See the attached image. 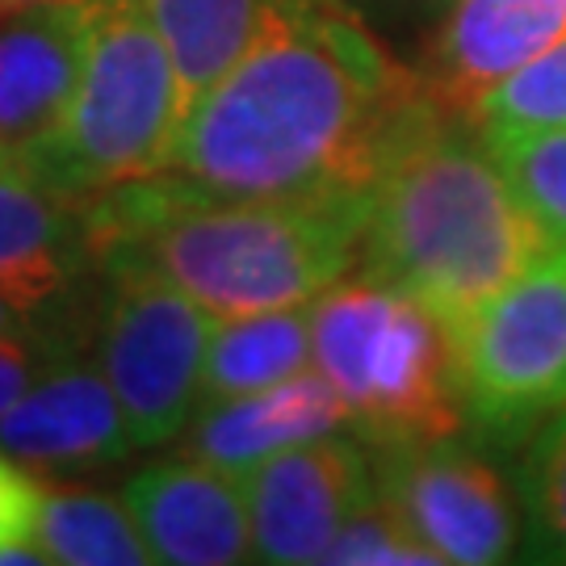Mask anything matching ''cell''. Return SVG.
Segmentation results:
<instances>
[{"label": "cell", "mask_w": 566, "mask_h": 566, "mask_svg": "<svg viewBox=\"0 0 566 566\" xmlns=\"http://www.w3.org/2000/svg\"><path fill=\"white\" fill-rule=\"evenodd\" d=\"M93 4H0V143L9 156L42 139L76 93Z\"/></svg>", "instance_id": "cell-14"}, {"label": "cell", "mask_w": 566, "mask_h": 566, "mask_svg": "<svg viewBox=\"0 0 566 566\" xmlns=\"http://www.w3.org/2000/svg\"><path fill=\"white\" fill-rule=\"evenodd\" d=\"M0 294L30 324H51L97 340L105 273L93 248L88 198H72L0 164Z\"/></svg>", "instance_id": "cell-9"}, {"label": "cell", "mask_w": 566, "mask_h": 566, "mask_svg": "<svg viewBox=\"0 0 566 566\" xmlns=\"http://www.w3.org/2000/svg\"><path fill=\"white\" fill-rule=\"evenodd\" d=\"M465 424L486 441H525L566 407V243H554L486 298L458 332Z\"/></svg>", "instance_id": "cell-6"}, {"label": "cell", "mask_w": 566, "mask_h": 566, "mask_svg": "<svg viewBox=\"0 0 566 566\" xmlns=\"http://www.w3.org/2000/svg\"><path fill=\"white\" fill-rule=\"evenodd\" d=\"M549 248V231L516 198L483 126L437 109L369 189L357 264L458 332Z\"/></svg>", "instance_id": "cell-3"}, {"label": "cell", "mask_w": 566, "mask_h": 566, "mask_svg": "<svg viewBox=\"0 0 566 566\" xmlns=\"http://www.w3.org/2000/svg\"><path fill=\"white\" fill-rule=\"evenodd\" d=\"M353 9V0H344ZM369 4H395V9H428V4H446V0H369Z\"/></svg>", "instance_id": "cell-26"}, {"label": "cell", "mask_w": 566, "mask_h": 566, "mask_svg": "<svg viewBox=\"0 0 566 566\" xmlns=\"http://www.w3.org/2000/svg\"><path fill=\"white\" fill-rule=\"evenodd\" d=\"M177 67L181 122L252 51L285 0H143Z\"/></svg>", "instance_id": "cell-16"}, {"label": "cell", "mask_w": 566, "mask_h": 566, "mask_svg": "<svg viewBox=\"0 0 566 566\" xmlns=\"http://www.w3.org/2000/svg\"><path fill=\"white\" fill-rule=\"evenodd\" d=\"M0 4H46V0H0ZM76 4H93V0H76Z\"/></svg>", "instance_id": "cell-27"}, {"label": "cell", "mask_w": 566, "mask_h": 566, "mask_svg": "<svg viewBox=\"0 0 566 566\" xmlns=\"http://www.w3.org/2000/svg\"><path fill=\"white\" fill-rule=\"evenodd\" d=\"M252 549L261 563H324L348 516L378 495L374 458L348 437H315L243 474Z\"/></svg>", "instance_id": "cell-10"}, {"label": "cell", "mask_w": 566, "mask_h": 566, "mask_svg": "<svg viewBox=\"0 0 566 566\" xmlns=\"http://www.w3.org/2000/svg\"><path fill=\"white\" fill-rule=\"evenodd\" d=\"M340 428H348V407L336 386L319 369H303L252 395L198 407L185 453L243 479L264 458Z\"/></svg>", "instance_id": "cell-15"}, {"label": "cell", "mask_w": 566, "mask_h": 566, "mask_svg": "<svg viewBox=\"0 0 566 566\" xmlns=\"http://www.w3.org/2000/svg\"><path fill=\"white\" fill-rule=\"evenodd\" d=\"M311 361L336 386L365 446L458 437V344L437 311L369 273L311 303Z\"/></svg>", "instance_id": "cell-4"}, {"label": "cell", "mask_w": 566, "mask_h": 566, "mask_svg": "<svg viewBox=\"0 0 566 566\" xmlns=\"http://www.w3.org/2000/svg\"><path fill=\"white\" fill-rule=\"evenodd\" d=\"M483 135L528 214L546 227L549 240L566 243V126Z\"/></svg>", "instance_id": "cell-20"}, {"label": "cell", "mask_w": 566, "mask_h": 566, "mask_svg": "<svg viewBox=\"0 0 566 566\" xmlns=\"http://www.w3.org/2000/svg\"><path fill=\"white\" fill-rule=\"evenodd\" d=\"M516 495H521V554L525 563L566 566V407L546 416L521 441Z\"/></svg>", "instance_id": "cell-19"}, {"label": "cell", "mask_w": 566, "mask_h": 566, "mask_svg": "<svg viewBox=\"0 0 566 566\" xmlns=\"http://www.w3.org/2000/svg\"><path fill=\"white\" fill-rule=\"evenodd\" d=\"M88 344L93 340L81 332L51 324H30L25 332L0 336V416L39 382L46 369H55L67 357H81Z\"/></svg>", "instance_id": "cell-23"}, {"label": "cell", "mask_w": 566, "mask_h": 566, "mask_svg": "<svg viewBox=\"0 0 566 566\" xmlns=\"http://www.w3.org/2000/svg\"><path fill=\"white\" fill-rule=\"evenodd\" d=\"M34 542L46 563L63 566H147L151 546L126 500L81 491V486H42Z\"/></svg>", "instance_id": "cell-18"}, {"label": "cell", "mask_w": 566, "mask_h": 566, "mask_svg": "<svg viewBox=\"0 0 566 566\" xmlns=\"http://www.w3.org/2000/svg\"><path fill=\"white\" fill-rule=\"evenodd\" d=\"M470 118L491 135L566 126V39L521 72H512L504 84H495Z\"/></svg>", "instance_id": "cell-21"}, {"label": "cell", "mask_w": 566, "mask_h": 566, "mask_svg": "<svg viewBox=\"0 0 566 566\" xmlns=\"http://www.w3.org/2000/svg\"><path fill=\"white\" fill-rule=\"evenodd\" d=\"M219 315L156 273H105L97 361L139 449L181 437L202 403V374Z\"/></svg>", "instance_id": "cell-7"}, {"label": "cell", "mask_w": 566, "mask_h": 566, "mask_svg": "<svg viewBox=\"0 0 566 566\" xmlns=\"http://www.w3.org/2000/svg\"><path fill=\"white\" fill-rule=\"evenodd\" d=\"M9 160V147H4V143H0V164Z\"/></svg>", "instance_id": "cell-28"}, {"label": "cell", "mask_w": 566, "mask_h": 566, "mask_svg": "<svg viewBox=\"0 0 566 566\" xmlns=\"http://www.w3.org/2000/svg\"><path fill=\"white\" fill-rule=\"evenodd\" d=\"M306 365H315L311 361V311L282 306V311L235 315L231 324L214 327L198 407L285 382L303 374Z\"/></svg>", "instance_id": "cell-17"}, {"label": "cell", "mask_w": 566, "mask_h": 566, "mask_svg": "<svg viewBox=\"0 0 566 566\" xmlns=\"http://www.w3.org/2000/svg\"><path fill=\"white\" fill-rule=\"evenodd\" d=\"M566 39V0H453L420 55L428 97L474 114L495 84Z\"/></svg>", "instance_id": "cell-12"}, {"label": "cell", "mask_w": 566, "mask_h": 566, "mask_svg": "<svg viewBox=\"0 0 566 566\" xmlns=\"http://www.w3.org/2000/svg\"><path fill=\"white\" fill-rule=\"evenodd\" d=\"M114 386L102 365L67 357L46 369L0 416V453L42 474H93L135 453Z\"/></svg>", "instance_id": "cell-11"}, {"label": "cell", "mask_w": 566, "mask_h": 566, "mask_svg": "<svg viewBox=\"0 0 566 566\" xmlns=\"http://www.w3.org/2000/svg\"><path fill=\"white\" fill-rule=\"evenodd\" d=\"M324 563H361V566H428L437 563V554L411 533L403 516L386 504L382 495H374L369 504H361L348 525L332 537Z\"/></svg>", "instance_id": "cell-22"}, {"label": "cell", "mask_w": 566, "mask_h": 566, "mask_svg": "<svg viewBox=\"0 0 566 566\" xmlns=\"http://www.w3.org/2000/svg\"><path fill=\"white\" fill-rule=\"evenodd\" d=\"M437 109L344 0H285L185 114L160 172L231 202L369 193Z\"/></svg>", "instance_id": "cell-1"}, {"label": "cell", "mask_w": 566, "mask_h": 566, "mask_svg": "<svg viewBox=\"0 0 566 566\" xmlns=\"http://www.w3.org/2000/svg\"><path fill=\"white\" fill-rule=\"evenodd\" d=\"M39 500L42 486L25 470H18L9 453H0V549L18 546V542H34Z\"/></svg>", "instance_id": "cell-24"}, {"label": "cell", "mask_w": 566, "mask_h": 566, "mask_svg": "<svg viewBox=\"0 0 566 566\" xmlns=\"http://www.w3.org/2000/svg\"><path fill=\"white\" fill-rule=\"evenodd\" d=\"M181 130L177 67L143 0H97L63 118L9 160L72 198L160 172Z\"/></svg>", "instance_id": "cell-5"}, {"label": "cell", "mask_w": 566, "mask_h": 566, "mask_svg": "<svg viewBox=\"0 0 566 566\" xmlns=\"http://www.w3.org/2000/svg\"><path fill=\"white\" fill-rule=\"evenodd\" d=\"M156 563L231 566L256 558L240 474L202 458H168L143 465L122 491Z\"/></svg>", "instance_id": "cell-13"}, {"label": "cell", "mask_w": 566, "mask_h": 566, "mask_svg": "<svg viewBox=\"0 0 566 566\" xmlns=\"http://www.w3.org/2000/svg\"><path fill=\"white\" fill-rule=\"evenodd\" d=\"M369 193L231 202L164 172L88 198L102 273L139 269L214 315L315 303L361 256Z\"/></svg>", "instance_id": "cell-2"}, {"label": "cell", "mask_w": 566, "mask_h": 566, "mask_svg": "<svg viewBox=\"0 0 566 566\" xmlns=\"http://www.w3.org/2000/svg\"><path fill=\"white\" fill-rule=\"evenodd\" d=\"M25 327H30V319L0 294V336H13V332H25Z\"/></svg>", "instance_id": "cell-25"}, {"label": "cell", "mask_w": 566, "mask_h": 566, "mask_svg": "<svg viewBox=\"0 0 566 566\" xmlns=\"http://www.w3.org/2000/svg\"><path fill=\"white\" fill-rule=\"evenodd\" d=\"M374 483L437 563L491 566L521 549V495L486 453L458 437L369 446Z\"/></svg>", "instance_id": "cell-8"}]
</instances>
